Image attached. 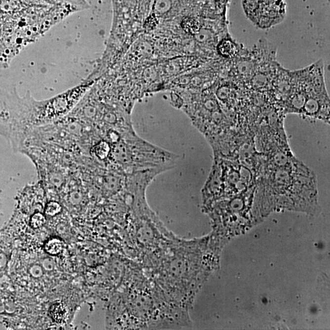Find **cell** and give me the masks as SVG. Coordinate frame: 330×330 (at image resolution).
Wrapping results in <instances>:
<instances>
[{"label":"cell","mask_w":330,"mask_h":330,"mask_svg":"<svg viewBox=\"0 0 330 330\" xmlns=\"http://www.w3.org/2000/svg\"><path fill=\"white\" fill-rule=\"evenodd\" d=\"M92 84L86 82L50 99L38 101L32 98L29 108L31 127L48 124L63 118L78 104Z\"/></svg>","instance_id":"6da1fadb"},{"label":"cell","mask_w":330,"mask_h":330,"mask_svg":"<svg viewBox=\"0 0 330 330\" xmlns=\"http://www.w3.org/2000/svg\"><path fill=\"white\" fill-rule=\"evenodd\" d=\"M243 4L248 16L262 28L277 24L286 13L283 0H244Z\"/></svg>","instance_id":"7a4b0ae2"},{"label":"cell","mask_w":330,"mask_h":330,"mask_svg":"<svg viewBox=\"0 0 330 330\" xmlns=\"http://www.w3.org/2000/svg\"><path fill=\"white\" fill-rule=\"evenodd\" d=\"M48 314L53 321L58 324L64 323L68 317V309L61 302L53 303L49 309Z\"/></svg>","instance_id":"3957f363"},{"label":"cell","mask_w":330,"mask_h":330,"mask_svg":"<svg viewBox=\"0 0 330 330\" xmlns=\"http://www.w3.org/2000/svg\"><path fill=\"white\" fill-rule=\"evenodd\" d=\"M218 51L224 57L231 58L234 57L238 52L236 43L229 40L221 41L218 45Z\"/></svg>","instance_id":"277c9868"},{"label":"cell","mask_w":330,"mask_h":330,"mask_svg":"<svg viewBox=\"0 0 330 330\" xmlns=\"http://www.w3.org/2000/svg\"><path fill=\"white\" fill-rule=\"evenodd\" d=\"M64 244L61 240L53 237L48 240L45 244L44 249L48 254L56 256L63 251Z\"/></svg>","instance_id":"5b68a950"},{"label":"cell","mask_w":330,"mask_h":330,"mask_svg":"<svg viewBox=\"0 0 330 330\" xmlns=\"http://www.w3.org/2000/svg\"><path fill=\"white\" fill-rule=\"evenodd\" d=\"M62 208L60 205L56 202L48 203L46 206L45 213L48 216H53L61 212Z\"/></svg>","instance_id":"8992f818"},{"label":"cell","mask_w":330,"mask_h":330,"mask_svg":"<svg viewBox=\"0 0 330 330\" xmlns=\"http://www.w3.org/2000/svg\"><path fill=\"white\" fill-rule=\"evenodd\" d=\"M45 222L44 216L41 213H36L32 216L30 220V225L33 228H40Z\"/></svg>","instance_id":"52a82bcc"},{"label":"cell","mask_w":330,"mask_h":330,"mask_svg":"<svg viewBox=\"0 0 330 330\" xmlns=\"http://www.w3.org/2000/svg\"><path fill=\"white\" fill-rule=\"evenodd\" d=\"M1 97H0V110H1Z\"/></svg>","instance_id":"ba28073f"}]
</instances>
